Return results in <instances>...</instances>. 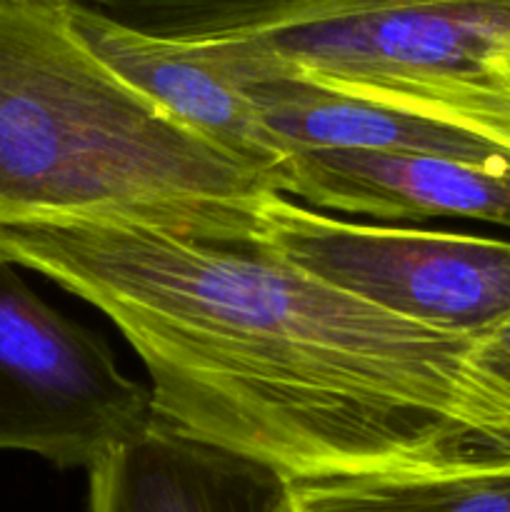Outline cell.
<instances>
[{"instance_id":"cell-11","label":"cell","mask_w":510,"mask_h":512,"mask_svg":"<svg viewBox=\"0 0 510 512\" xmlns=\"http://www.w3.org/2000/svg\"><path fill=\"white\" fill-rule=\"evenodd\" d=\"M140 33L175 45L243 40L295 28L338 0H83Z\"/></svg>"},{"instance_id":"cell-12","label":"cell","mask_w":510,"mask_h":512,"mask_svg":"<svg viewBox=\"0 0 510 512\" xmlns=\"http://www.w3.org/2000/svg\"><path fill=\"white\" fill-rule=\"evenodd\" d=\"M473 365L480 380L493 398L495 413H498L500 430H503L505 453L510 455V318L500 328L488 333L485 338L475 340Z\"/></svg>"},{"instance_id":"cell-10","label":"cell","mask_w":510,"mask_h":512,"mask_svg":"<svg viewBox=\"0 0 510 512\" xmlns=\"http://www.w3.org/2000/svg\"><path fill=\"white\" fill-rule=\"evenodd\" d=\"M288 512H510V458L288 480Z\"/></svg>"},{"instance_id":"cell-3","label":"cell","mask_w":510,"mask_h":512,"mask_svg":"<svg viewBox=\"0 0 510 512\" xmlns=\"http://www.w3.org/2000/svg\"><path fill=\"white\" fill-rule=\"evenodd\" d=\"M168 45L230 80L290 75L480 135L503 95L510 0H338L295 28Z\"/></svg>"},{"instance_id":"cell-2","label":"cell","mask_w":510,"mask_h":512,"mask_svg":"<svg viewBox=\"0 0 510 512\" xmlns=\"http://www.w3.org/2000/svg\"><path fill=\"white\" fill-rule=\"evenodd\" d=\"M270 190L110 68L75 0H0V230L73 218L255 230Z\"/></svg>"},{"instance_id":"cell-9","label":"cell","mask_w":510,"mask_h":512,"mask_svg":"<svg viewBox=\"0 0 510 512\" xmlns=\"http://www.w3.org/2000/svg\"><path fill=\"white\" fill-rule=\"evenodd\" d=\"M285 148L375 150L393 155L510 163V153L478 133L390 105L335 93L290 75L233 80Z\"/></svg>"},{"instance_id":"cell-6","label":"cell","mask_w":510,"mask_h":512,"mask_svg":"<svg viewBox=\"0 0 510 512\" xmlns=\"http://www.w3.org/2000/svg\"><path fill=\"white\" fill-rule=\"evenodd\" d=\"M275 193L335 213L388 220L465 218L510 230V163L298 148L280 165Z\"/></svg>"},{"instance_id":"cell-8","label":"cell","mask_w":510,"mask_h":512,"mask_svg":"<svg viewBox=\"0 0 510 512\" xmlns=\"http://www.w3.org/2000/svg\"><path fill=\"white\" fill-rule=\"evenodd\" d=\"M75 20L95 53L133 88L180 125L263 175L275 190V178L290 150L268 130L233 80L185 50L160 43L83 0H75Z\"/></svg>"},{"instance_id":"cell-7","label":"cell","mask_w":510,"mask_h":512,"mask_svg":"<svg viewBox=\"0 0 510 512\" xmlns=\"http://www.w3.org/2000/svg\"><path fill=\"white\" fill-rule=\"evenodd\" d=\"M88 512H288V478L155 418L88 470Z\"/></svg>"},{"instance_id":"cell-5","label":"cell","mask_w":510,"mask_h":512,"mask_svg":"<svg viewBox=\"0 0 510 512\" xmlns=\"http://www.w3.org/2000/svg\"><path fill=\"white\" fill-rule=\"evenodd\" d=\"M153 423L150 388L118 368L110 345L0 260V453L90 470Z\"/></svg>"},{"instance_id":"cell-13","label":"cell","mask_w":510,"mask_h":512,"mask_svg":"<svg viewBox=\"0 0 510 512\" xmlns=\"http://www.w3.org/2000/svg\"><path fill=\"white\" fill-rule=\"evenodd\" d=\"M500 93H503V100H500L498 113L490 120L483 135L510 153V60L505 63L503 73H500Z\"/></svg>"},{"instance_id":"cell-4","label":"cell","mask_w":510,"mask_h":512,"mask_svg":"<svg viewBox=\"0 0 510 512\" xmlns=\"http://www.w3.org/2000/svg\"><path fill=\"white\" fill-rule=\"evenodd\" d=\"M255 235L303 273L390 315L480 340L510 318V243L328 218L275 190Z\"/></svg>"},{"instance_id":"cell-1","label":"cell","mask_w":510,"mask_h":512,"mask_svg":"<svg viewBox=\"0 0 510 512\" xmlns=\"http://www.w3.org/2000/svg\"><path fill=\"white\" fill-rule=\"evenodd\" d=\"M0 260L108 315L160 423L288 480L505 453L475 340L340 293L255 230L48 220L0 230Z\"/></svg>"},{"instance_id":"cell-14","label":"cell","mask_w":510,"mask_h":512,"mask_svg":"<svg viewBox=\"0 0 510 512\" xmlns=\"http://www.w3.org/2000/svg\"><path fill=\"white\" fill-rule=\"evenodd\" d=\"M508 458H510V455H508Z\"/></svg>"}]
</instances>
